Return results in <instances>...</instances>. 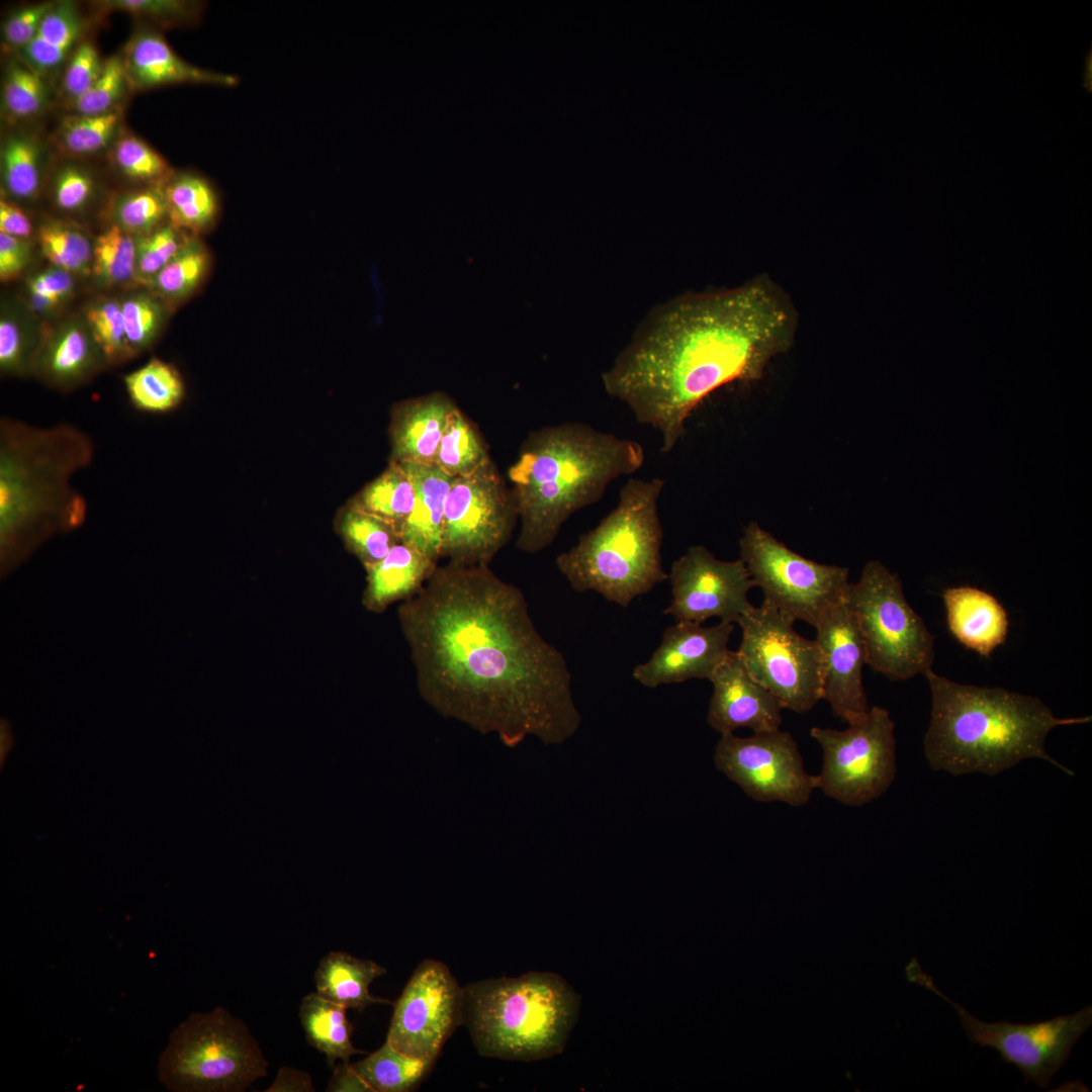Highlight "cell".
<instances>
[{"instance_id":"cell-37","label":"cell","mask_w":1092,"mask_h":1092,"mask_svg":"<svg viewBox=\"0 0 1092 1092\" xmlns=\"http://www.w3.org/2000/svg\"><path fill=\"white\" fill-rule=\"evenodd\" d=\"M338 526L345 542L366 568L380 561L401 541L391 523L350 505L342 511Z\"/></svg>"},{"instance_id":"cell-30","label":"cell","mask_w":1092,"mask_h":1092,"mask_svg":"<svg viewBox=\"0 0 1092 1092\" xmlns=\"http://www.w3.org/2000/svg\"><path fill=\"white\" fill-rule=\"evenodd\" d=\"M346 1008L321 995L309 993L302 998L299 1019L308 1043L324 1054L331 1068L336 1062L349 1063L356 1054H366L351 1041L352 1025Z\"/></svg>"},{"instance_id":"cell-20","label":"cell","mask_w":1092,"mask_h":1092,"mask_svg":"<svg viewBox=\"0 0 1092 1092\" xmlns=\"http://www.w3.org/2000/svg\"><path fill=\"white\" fill-rule=\"evenodd\" d=\"M710 681L707 722L721 735L746 727L754 733L780 729L781 703L748 671L737 651H729Z\"/></svg>"},{"instance_id":"cell-57","label":"cell","mask_w":1092,"mask_h":1092,"mask_svg":"<svg viewBox=\"0 0 1092 1092\" xmlns=\"http://www.w3.org/2000/svg\"><path fill=\"white\" fill-rule=\"evenodd\" d=\"M310 1075L290 1067L279 1069L274 1082L266 1092H312L314 1091Z\"/></svg>"},{"instance_id":"cell-36","label":"cell","mask_w":1092,"mask_h":1092,"mask_svg":"<svg viewBox=\"0 0 1092 1092\" xmlns=\"http://www.w3.org/2000/svg\"><path fill=\"white\" fill-rule=\"evenodd\" d=\"M489 461L491 459L478 430L457 407L449 418L433 464L455 478L470 474Z\"/></svg>"},{"instance_id":"cell-16","label":"cell","mask_w":1092,"mask_h":1092,"mask_svg":"<svg viewBox=\"0 0 1092 1092\" xmlns=\"http://www.w3.org/2000/svg\"><path fill=\"white\" fill-rule=\"evenodd\" d=\"M393 1004L386 1039L411 1057L436 1062L463 1024L464 989L440 961L421 962Z\"/></svg>"},{"instance_id":"cell-4","label":"cell","mask_w":1092,"mask_h":1092,"mask_svg":"<svg viewBox=\"0 0 1092 1092\" xmlns=\"http://www.w3.org/2000/svg\"><path fill=\"white\" fill-rule=\"evenodd\" d=\"M644 461L640 443L585 423L531 432L508 469L521 525L516 547L544 550L574 513L599 502L613 480L635 473Z\"/></svg>"},{"instance_id":"cell-21","label":"cell","mask_w":1092,"mask_h":1092,"mask_svg":"<svg viewBox=\"0 0 1092 1092\" xmlns=\"http://www.w3.org/2000/svg\"><path fill=\"white\" fill-rule=\"evenodd\" d=\"M129 90H146L175 84L235 86L237 76L196 67L181 59L161 34L149 29L135 32L121 55Z\"/></svg>"},{"instance_id":"cell-48","label":"cell","mask_w":1092,"mask_h":1092,"mask_svg":"<svg viewBox=\"0 0 1092 1092\" xmlns=\"http://www.w3.org/2000/svg\"><path fill=\"white\" fill-rule=\"evenodd\" d=\"M95 6L103 12L120 11L164 25L189 23L200 12L197 2L180 0H105L95 2Z\"/></svg>"},{"instance_id":"cell-51","label":"cell","mask_w":1092,"mask_h":1092,"mask_svg":"<svg viewBox=\"0 0 1092 1092\" xmlns=\"http://www.w3.org/2000/svg\"><path fill=\"white\" fill-rule=\"evenodd\" d=\"M31 308L51 312L69 299L74 291V275L58 267L46 268L26 281Z\"/></svg>"},{"instance_id":"cell-1","label":"cell","mask_w":1092,"mask_h":1092,"mask_svg":"<svg viewBox=\"0 0 1092 1092\" xmlns=\"http://www.w3.org/2000/svg\"><path fill=\"white\" fill-rule=\"evenodd\" d=\"M399 619L419 693L442 716L509 747L527 736L560 744L580 726L564 655L488 564L437 566Z\"/></svg>"},{"instance_id":"cell-32","label":"cell","mask_w":1092,"mask_h":1092,"mask_svg":"<svg viewBox=\"0 0 1092 1092\" xmlns=\"http://www.w3.org/2000/svg\"><path fill=\"white\" fill-rule=\"evenodd\" d=\"M415 499L410 475L399 462L390 460L384 471L364 486L349 505L391 523L400 535Z\"/></svg>"},{"instance_id":"cell-44","label":"cell","mask_w":1092,"mask_h":1092,"mask_svg":"<svg viewBox=\"0 0 1092 1092\" xmlns=\"http://www.w3.org/2000/svg\"><path fill=\"white\" fill-rule=\"evenodd\" d=\"M111 161L125 178L144 186H162L175 172L163 156L132 133L116 138Z\"/></svg>"},{"instance_id":"cell-35","label":"cell","mask_w":1092,"mask_h":1092,"mask_svg":"<svg viewBox=\"0 0 1092 1092\" xmlns=\"http://www.w3.org/2000/svg\"><path fill=\"white\" fill-rule=\"evenodd\" d=\"M211 265L208 249L190 236L181 250L148 284L167 304L189 298L205 280Z\"/></svg>"},{"instance_id":"cell-12","label":"cell","mask_w":1092,"mask_h":1092,"mask_svg":"<svg viewBox=\"0 0 1092 1092\" xmlns=\"http://www.w3.org/2000/svg\"><path fill=\"white\" fill-rule=\"evenodd\" d=\"M895 723L887 709L873 706L844 730L812 727L823 751L816 789L848 806L878 799L896 775Z\"/></svg>"},{"instance_id":"cell-40","label":"cell","mask_w":1092,"mask_h":1092,"mask_svg":"<svg viewBox=\"0 0 1092 1092\" xmlns=\"http://www.w3.org/2000/svg\"><path fill=\"white\" fill-rule=\"evenodd\" d=\"M163 186H143L115 196L110 206L111 224L140 237L168 223Z\"/></svg>"},{"instance_id":"cell-26","label":"cell","mask_w":1092,"mask_h":1092,"mask_svg":"<svg viewBox=\"0 0 1092 1092\" xmlns=\"http://www.w3.org/2000/svg\"><path fill=\"white\" fill-rule=\"evenodd\" d=\"M437 566V562L419 550L398 542L380 561L366 568V606L380 611L392 602L408 600L425 585Z\"/></svg>"},{"instance_id":"cell-47","label":"cell","mask_w":1092,"mask_h":1092,"mask_svg":"<svg viewBox=\"0 0 1092 1092\" xmlns=\"http://www.w3.org/2000/svg\"><path fill=\"white\" fill-rule=\"evenodd\" d=\"M128 89L121 55H114L104 62L101 75L80 97L68 102L75 114L97 115L117 108L118 101Z\"/></svg>"},{"instance_id":"cell-49","label":"cell","mask_w":1092,"mask_h":1092,"mask_svg":"<svg viewBox=\"0 0 1092 1092\" xmlns=\"http://www.w3.org/2000/svg\"><path fill=\"white\" fill-rule=\"evenodd\" d=\"M38 344L33 343L11 316L0 321V370L4 376L32 375Z\"/></svg>"},{"instance_id":"cell-8","label":"cell","mask_w":1092,"mask_h":1092,"mask_svg":"<svg viewBox=\"0 0 1092 1092\" xmlns=\"http://www.w3.org/2000/svg\"><path fill=\"white\" fill-rule=\"evenodd\" d=\"M248 1026L223 1007L193 1013L171 1033L158 1077L174 1092H242L267 1075Z\"/></svg>"},{"instance_id":"cell-43","label":"cell","mask_w":1092,"mask_h":1092,"mask_svg":"<svg viewBox=\"0 0 1092 1092\" xmlns=\"http://www.w3.org/2000/svg\"><path fill=\"white\" fill-rule=\"evenodd\" d=\"M128 360L149 350L166 321V302L158 295L134 292L120 300Z\"/></svg>"},{"instance_id":"cell-22","label":"cell","mask_w":1092,"mask_h":1092,"mask_svg":"<svg viewBox=\"0 0 1092 1092\" xmlns=\"http://www.w3.org/2000/svg\"><path fill=\"white\" fill-rule=\"evenodd\" d=\"M38 342L32 375L53 388H75L108 365L86 323L67 321Z\"/></svg>"},{"instance_id":"cell-3","label":"cell","mask_w":1092,"mask_h":1092,"mask_svg":"<svg viewBox=\"0 0 1092 1092\" xmlns=\"http://www.w3.org/2000/svg\"><path fill=\"white\" fill-rule=\"evenodd\" d=\"M94 456L81 429L62 423L38 427L0 420V567L7 575L41 544L80 527L84 496L72 485Z\"/></svg>"},{"instance_id":"cell-25","label":"cell","mask_w":1092,"mask_h":1092,"mask_svg":"<svg viewBox=\"0 0 1092 1092\" xmlns=\"http://www.w3.org/2000/svg\"><path fill=\"white\" fill-rule=\"evenodd\" d=\"M400 464L410 475L416 492L413 511L400 531V540L438 563L445 503L454 478L435 464Z\"/></svg>"},{"instance_id":"cell-23","label":"cell","mask_w":1092,"mask_h":1092,"mask_svg":"<svg viewBox=\"0 0 1092 1092\" xmlns=\"http://www.w3.org/2000/svg\"><path fill=\"white\" fill-rule=\"evenodd\" d=\"M457 407L454 400L441 391L396 403L389 426L391 460L433 464L449 418Z\"/></svg>"},{"instance_id":"cell-15","label":"cell","mask_w":1092,"mask_h":1092,"mask_svg":"<svg viewBox=\"0 0 1092 1092\" xmlns=\"http://www.w3.org/2000/svg\"><path fill=\"white\" fill-rule=\"evenodd\" d=\"M713 759L718 770L757 802L802 806L816 789V778L806 771L797 742L780 729L750 737L723 734Z\"/></svg>"},{"instance_id":"cell-2","label":"cell","mask_w":1092,"mask_h":1092,"mask_svg":"<svg viewBox=\"0 0 1092 1092\" xmlns=\"http://www.w3.org/2000/svg\"><path fill=\"white\" fill-rule=\"evenodd\" d=\"M797 328L794 302L765 274L735 287L687 292L650 311L603 373V386L658 432L667 453L707 396L759 380L794 345Z\"/></svg>"},{"instance_id":"cell-42","label":"cell","mask_w":1092,"mask_h":1092,"mask_svg":"<svg viewBox=\"0 0 1092 1092\" xmlns=\"http://www.w3.org/2000/svg\"><path fill=\"white\" fill-rule=\"evenodd\" d=\"M135 238L110 224L93 242L92 273L106 286L135 282Z\"/></svg>"},{"instance_id":"cell-34","label":"cell","mask_w":1092,"mask_h":1092,"mask_svg":"<svg viewBox=\"0 0 1092 1092\" xmlns=\"http://www.w3.org/2000/svg\"><path fill=\"white\" fill-rule=\"evenodd\" d=\"M42 148L35 134L10 132L1 143V183L5 193L17 200H31L39 192Z\"/></svg>"},{"instance_id":"cell-50","label":"cell","mask_w":1092,"mask_h":1092,"mask_svg":"<svg viewBox=\"0 0 1092 1092\" xmlns=\"http://www.w3.org/2000/svg\"><path fill=\"white\" fill-rule=\"evenodd\" d=\"M104 62L91 41H80L64 66L61 86L68 102L83 95L95 83Z\"/></svg>"},{"instance_id":"cell-39","label":"cell","mask_w":1092,"mask_h":1092,"mask_svg":"<svg viewBox=\"0 0 1092 1092\" xmlns=\"http://www.w3.org/2000/svg\"><path fill=\"white\" fill-rule=\"evenodd\" d=\"M49 101L43 77L20 59H10L1 87L2 111L6 118L22 121L35 117L46 109Z\"/></svg>"},{"instance_id":"cell-58","label":"cell","mask_w":1092,"mask_h":1092,"mask_svg":"<svg viewBox=\"0 0 1092 1092\" xmlns=\"http://www.w3.org/2000/svg\"><path fill=\"white\" fill-rule=\"evenodd\" d=\"M1083 77V87L1092 92V46H1090L1089 52L1085 57V72Z\"/></svg>"},{"instance_id":"cell-13","label":"cell","mask_w":1092,"mask_h":1092,"mask_svg":"<svg viewBox=\"0 0 1092 1092\" xmlns=\"http://www.w3.org/2000/svg\"><path fill=\"white\" fill-rule=\"evenodd\" d=\"M907 979L931 991L957 1011L961 1025L973 1044L989 1046L1007 1064L1016 1066L1024 1083L1045 1088L1069 1059L1079 1037L1092 1024V1006L1034 1023L986 1022L970 1014L942 993L915 959L906 966Z\"/></svg>"},{"instance_id":"cell-5","label":"cell","mask_w":1092,"mask_h":1092,"mask_svg":"<svg viewBox=\"0 0 1092 1092\" xmlns=\"http://www.w3.org/2000/svg\"><path fill=\"white\" fill-rule=\"evenodd\" d=\"M923 675L931 694L923 747L933 770L993 777L1021 760L1038 758L1073 775L1049 755L1045 739L1057 727L1089 723L1090 716L1059 718L1037 697L959 684L932 668Z\"/></svg>"},{"instance_id":"cell-10","label":"cell","mask_w":1092,"mask_h":1092,"mask_svg":"<svg viewBox=\"0 0 1092 1092\" xmlns=\"http://www.w3.org/2000/svg\"><path fill=\"white\" fill-rule=\"evenodd\" d=\"M795 621L762 602L737 623L738 654L750 674L784 709L804 714L823 696V666L815 640L801 636Z\"/></svg>"},{"instance_id":"cell-38","label":"cell","mask_w":1092,"mask_h":1092,"mask_svg":"<svg viewBox=\"0 0 1092 1092\" xmlns=\"http://www.w3.org/2000/svg\"><path fill=\"white\" fill-rule=\"evenodd\" d=\"M37 241L49 262L73 275L87 276L92 272L93 243L74 223L49 220L39 225Z\"/></svg>"},{"instance_id":"cell-14","label":"cell","mask_w":1092,"mask_h":1092,"mask_svg":"<svg viewBox=\"0 0 1092 1092\" xmlns=\"http://www.w3.org/2000/svg\"><path fill=\"white\" fill-rule=\"evenodd\" d=\"M517 519L512 492L492 460L455 477L445 503L441 558L488 564L510 540Z\"/></svg>"},{"instance_id":"cell-45","label":"cell","mask_w":1092,"mask_h":1092,"mask_svg":"<svg viewBox=\"0 0 1092 1092\" xmlns=\"http://www.w3.org/2000/svg\"><path fill=\"white\" fill-rule=\"evenodd\" d=\"M85 323L108 365L128 360L120 300L100 298L88 305Z\"/></svg>"},{"instance_id":"cell-46","label":"cell","mask_w":1092,"mask_h":1092,"mask_svg":"<svg viewBox=\"0 0 1092 1092\" xmlns=\"http://www.w3.org/2000/svg\"><path fill=\"white\" fill-rule=\"evenodd\" d=\"M189 235L170 222L135 238V282L147 285L172 260L187 242Z\"/></svg>"},{"instance_id":"cell-18","label":"cell","mask_w":1092,"mask_h":1092,"mask_svg":"<svg viewBox=\"0 0 1092 1092\" xmlns=\"http://www.w3.org/2000/svg\"><path fill=\"white\" fill-rule=\"evenodd\" d=\"M814 628L822 657V699L836 717L849 724L861 717L869 706L862 685L866 645L845 598L827 609Z\"/></svg>"},{"instance_id":"cell-54","label":"cell","mask_w":1092,"mask_h":1092,"mask_svg":"<svg viewBox=\"0 0 1092 1092\" xmlns=\"http://www.w3.org/2000/svg\"><path fill=\"white\" fill-rule=\"evenodd\" d=\"M29 257L28 240L0 232V279L2 282L16 279L26 267Z\"/></svg>"},{"instance_id":"cell-11","label":"cell","mask_w":1092,"mask_h":1092,"mask_svg":"<svg viewBox=\"0 0 1092 1092\" xmlns=\"http://www.w3.org/2000/svg\"><path fill=\"white\" fill-rule=\"evenodd\" d=\"M740 559L767 603L794 621L815 626L822 614L844 600L848 569L808 559L779 541L757 523L739 540Z\"/></svg>"},{"instance_id":"cell-56","label":"cell","mask_w":1092,"mask_h":1092,"mask_svg":"<svg viewBox=\"0 0 1092 1092\" xmlns=\"http://www.w3.org/2000/svg\"><path fill=\"white\" fill-rule=\"evenodd\" d=\"M334 1072L328 1082L326 1091L329 1092H373L372 1088L355 1071L350 1063L340 1062L333 1068Z\"/></svg>"},{"instance_id":"cell-52","label":"cell","mask_w":1092,"mask_h":1092,"mask_svg":"<svg viewBox=\"0 0 1092 1092\" xmlns=\"http://www.w3.org/2000/svg\"><path fill=\"white\" fill-rule=\"evenodd\" d=\"M94 187L95 181L89 171L78 165L67 164L55 173L53 199L58 208L76 211L88 203Z\"/></svg>"},{"instance_id":"cell-6","label":"cell","mask_w":1092,"mask_h":1092,"mask_svg":"<svg viewBox=\"0 0 1092 1092\" xmlns=\"http://www.w3.org/2000/svg\"><path fill=\"white\" fill-rule=\"evenodd\" d=\"M663 486L659 477L628 479L617 506L556 557L558 570L574 590H593L627 608L668 579L661 561L663 530L658 515Z\"/></svg>"},{"instance_id":"cell-9","label":"cell","mask_w":1092,"mask_h":1092,"mask_svg":"<svg viewBox=\"0 0 1092 1092\" xmlns=\"http://www.w3.org/2000/svg\"><path fill=\"white\" fill-rule=\"evenodd\" d=\"M845 602L859 627L867 664L891 680H907L931 669L934 640L908 604L902 583L880 561H869Z\"/></svg>"},{"instance_id":"cell-55","label":"cell","mask_w":1092,"mask_h":1092,"mask_svg":"<svg viewBox=\"0 0 1092 1092\" xmlns=\"http://www.w3.org/2000/svg\"><path fill=\"white\" fill-rule=\"evenodd\" d=\"M0 232L24 240H28L33 233L28 215L14 202L3 197L0 200Z\"/></svg>"},{"instance_id":"cell-29","label":"cell","mask_w":1092,"mask_h":1092,"mask_svg":"<svg viewBox=\"0 0 1092 1092\" xmlns=\"http://www.w3.org/2000/svg\"><path fill=\"white\" fill-rule=\"evenodd\" d=\"M163 188L171 224L195 237L214 225L219 199L206 178L190 171L174 172Z\"/></svg>"},{"instance_id":"cell-31","label":"cell","mask_w":1092,"mask_h":1092,"mask_svg":"<svg viewBox=\"0 0 1092 1092\" xmlns=\"http://www.w3.org/2000/svg\"><path fill=\"white\" fill-rule=\"evenodd\" d=\"M123 382L131 405L143 413H170L185 396V384L179 371L157 357L124 375Z\"/></svg>"},{"instance_id":"cell-41","label":"cell","mask_w":1092,"mask_h":1092,"mask_svg":"<svg viewBox=\"0 0 1092 1092\" xmlns=\"http://www.w3.org/2000/svg\"><path fill=\"white\" fill-rule=\"evenodd\" d=\"M120 120L119 109L97 115L72 113L60 123L56 142L69 156H91L116 140Z\"/></svg>"},{"instance_id":"cell-19","label":"cell","mask_w":1092,"mask_h":1092,"mask_svg":"<svg viewBox=\"0 0 1092 1092\" xmlns=\"http://www.w3.org/2000/svg\"><path fill=\"white\" fill-rule=\"evenodd\" d=\"M734 626L721 622L704 627L677 621L666 628L651 657L633 669V677L646 688L698 678L709 679L726 658Z\"/></svg>"},{"instance_id":"cell-27","label":"cell","mask_w":1092,"mask_h":1092,"mask_svg":"<svg viewBox=\"0 0 1092 1092\" xmlns=\"http://www.w3.org/2000/svg\"><path fill=\"white\" fill-rule=\"evenodd\" d=\"M385 973L386 969L373 961L358 959L345 951H330L314 972L316 993L359 1012L373 1004H393L369 992L371 983Z\"/></svg>"},{"instance_id":"cell-24","label":"cell","mask_w":1092,"mask_h":1092,"mask_svg":"<svg viewBox=\"0 0 1092 1092\" xmlns=\"http://www.w3.org/2000/svg\"><path fill=\"white\" fill-rule=\"evenodd\" d=\"M946 622L952 636L981 656H989L1006 640L1009 620L1001 603L991 594L962 585L943 595Z\"/></svg>"},{"instance_id":"cell-17","label":"cell","mask_w":1092,"mask_h":1092,"mask_svg":"<svg viewBox=\"0 0 1092 1092\" xmlns=\"http://www.w3.org/2000/svg\"><path fill=\"white\" fill-rule=\"evenodd\" d=\"M670 604L664 615L676 621L702 624L716 617L738 623L754 607L748 593L754 586L743 561H722L706 547L695 545L671 565Z\"/></svg>"},{"instance_id":"cell-28","label":"cell","mask_w":1092,"mask_h":1092,"mask_svg":"<svg viewBox=\"0 0 1092 1092\" xmlns=\"http://www.w3.org/2000/svg\"><path fill=\"white\" fill-rule=\"evenodd\" d=\"M84 28L85 20L76 4L55 2L32 40L18 52V59L44 78V75L65 66L80 43Z\"/></svg>"},{"instance_id":"cell-33","label":"cell","mask_w":1092,"mask_h":1092,"mask_svg":"<svg viewBox=\"0 0 1092 1092\" xmlns=\"http://www.w3.org/2000/svg\"><path fill=\"white\" fill-rule=\"evenodd\" d=\"M435 1064L407 1056L385 1039L377 1051L351 1065L373 1092H408L419 1087Z\"/></svg>"},{"instance_id":"cell-53","label":"cell","mask_w":1092,"mask_h":1092,"mask_svg":"<svg viewBox=\"0 0 1092 1092\" xmlns=\"http://www.w3.org/2000/svg\"><path fill=\"white\" fill-rule=\"evenodd\" d=\"M55 2L28 5L13 12L2 26L4 48L11 52H20L34 37L44 15Z\"/></svg>"},{"instance_id":"cell-7","label":"cell","mask_w":1092,"mask_h":1092,"mask_svg":"<svg viewBox=\"0 0 1092 1092\" xmlns=\"http://www.w3.org/2000/svg\"><path fill=\"white\" fill-rule=\"evenodd\" d=\"M463 989V1024L483 1057L531 1062L558 1055L578 1017L579 997L554 973L485 979Z\"/></svg>"}]
</instances>
